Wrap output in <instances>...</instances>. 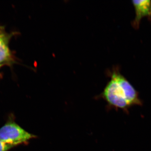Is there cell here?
Segmentation results:
<instances>
[{"mask_svg": "<svg viewBox=\"0 0 151 151\" xmlns=\"http://www.w3.org/2000/svg\"><path fill=\"white\" fill-rule=\"evenodd\" d=\"M15 147H16L6 144L0 140V151H9Z\"/></svg>", "mask_w": 151, "mask_h": 151, "instance_id": "obj_5", "label": "cell"}, {"mask_svg": "<svg viewBox=\"0 0 151 151\" xmlns=\"http://www.w3.org/2000/svg\"><path fill=\"white\" fill-rule=\"evenodd\" d=\"M132 3L135 8L136 16L132 25L135 29H137L143 17H147L151 21V1H133Z\"/></svg>", "mask_w": 151, "mask_h": 151, "instance_id": "obj_3", "label": "cell"}, {"mask_svg": "<svg viewBox=\"0 0 151 151\" xmlns=\"http://www.w3.org/2000/svg\"><path fill=\"white\" fill-rule=\"evenodd\" d=\"M3 65V64H0V68Z\"/></svg>", "mask_w": 151, "mask_h": 151, "instance_id": "obj_6", "label": "cell"}, {"mask_svg": "<svg viewBox=\"0 0 151 151\" xmlns=\"http://www.w3.org/2000/svg\"><path fill=\"white\" fill-rule=\"evenodd\" d=\"M36 137L17 124L12 113L9 115L5 124L0 128V140L15 147L27 144L30 140Z\"/></svg>", "mask_w": 151, "mask_h": 151, "instance_id": "obj_2", "label": "cell"}, {"mask_svg": "<svg viewBox=\"0 0 151 151\" xmlns=\"http://www.w3.org/2000/svg\"><path fill=\"white\" fill-rule=\"evenodd\" d=\"M103 96L108 104L127 112L131 106L142 105L137 92L118 70L111 73Z\"/></svg>", "mask_w": 151, "mask_h": 151, "instance_id": "obj_1", "label": "cell"}, {"mask_svg": "<svg viewBox=\"0 0 151 151\" xmlns=\"http://www.w3.org/2000/svg\"><path fill=\"white\" fill-rule=\"evenodd\" d=\"M8 37L0 32V64L12 61L10 51L8 46Z\"/></svg>", "mask_w": 151, "mask_h": 151, "instance_id": "obj_4", "label": "cell"}]
</instances>
